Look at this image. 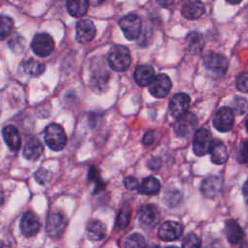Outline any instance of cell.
Segmentation results:
<instances>
[{"instance_id": "cell-1", "label": "cell", "mask_w": 248, "mask_h": 248, "mask_svg": "<svg viewBox=\"0 0 248 248\" xmlns=\"http://www.w3.org/2000/svg\"><path fill=\"white\" fill-rule=\"evenodd\" d=\"M108 63L109 67L116 72L128 70L131 64V53L129 49L120 45L111 46L108 53Z\"/></svg>"}, {"instance_id": "cell-2", "label": "cell", "mask_w": 248, "mask_h": 248, "mask_svg": "<svg viewBox=\"0 0 248 248\" xmlns=\"http://www.w3.org/2000/svg\"><path fill=\"white\" fill-rule=\"evenodd\" d=\"M45 141L51 150H62L67 143V136L62 126L56 123L46 126L45 130Z\"/></svg>"}, {"instance_id": "cell-3", "label": "cell", "mask_w": 248, "mask_h": 248, "mask_svg": "<svg viewBox=\"0 0 248 248\" xmlns=\"http://www.w3.org/2000/svg\"><path fill=\"white\" fill-rule=\"evenodd\" d=\"M119 26L124 36L132 41L140 37L141 30V19L136 14H128L122 16L119 20Z\"/></svg>"}, {"instance_id": "cell-4", "label": "cell", "mask_w": 248, "mask_h": 248, "mask_svg": "<svg viewBox=\"0 0 248 248\" xmlns=\"http://www.w3.org/2000/svg\"><path fill=\"white\" fill-rule=\"evenodd\" d=\"M203 64L209 74L215 77L224 76L227 73L229 67L227 58L224 55L213 51L205 55L203 59Z\"/></svg>"}, {"instance_id": "cell-5", "label": "cell", "mask_w": 248, "mask_h": 248, "mask_svg": "<svg viewBox=\"0 0 248 248\" xmlns=\"http://www.w3.org/2000/svg\"><path fill=\"white\" fill-rule=\"evenodd\" d=\"M31 47L37 56L46 57L53 51L54 41L50 35L46 33H40L35 35L33 38Z\"/></svg>"}, {"instance_id": "cell-6", "label": "cell", "mask_w": 248, "mask_h": 248, "mask_svg": "<svg viewBox=\"0 0 248 248\" xmlns=\"http://www.w3.org/2000/svg\"><path fill=\"white\" fill-rule=\"evenodd\" d=\"M198 125V118L194 113L186 112L185 114L177 117L173 129L178 137H188L192 134Z\"/></svg>"}, {"instance_id": "cell-7", "label": "cell", "mask_w": 248, "mask_h": 248, "mask_svg": "<svg viewBox=\"0 0 248 248\" xmlns=\"http://www.w3.org/2000/svg\"><path fill=\"white\" fill-rule=\"evenodd\" d=\"M66 226L67 219L65 215L59 211H55L48 215L46 230L51 237L58 238L64 232Z\"/></svg>"}, {"instance_id": "cell-8", "label": "cell", "mask_w": 248, "mask_h": 248, "mask_svg": "<svg viewBox=\"0 0 248 248\" xmlns=\"http://www.w3.org/2000/svg\"><path fill=\"white\" fill-rule=\"evenodd\" d=\"M149 85V92L155 98L166 97L171 88V81L168 75L158 74L153 78Z\"/></svg>"}, {"instance_id": "cell-9", "label": "cell", "mask_w": 248, "mask_h": 248, "mask_svg": "<svg viewBox=\"0 0 248 248\" xmlns=\"http://www.w3.org/2000/svg\"><path fill=\"white\" fill-rule=\"evenodd\" d=\"M234 122V113L229 107L220 108L214 115L213 125L216 130L220 132L230 131Z\"/></svg>"}, {"instance_id": "cell-10", "label": "cell", "mask_w": 248, "mask_h": 248, "mask_svg": "<svg viewBox=\"0 0 248 248\" xmlns=\"http://www.w3.org/2000/svg\"><path fill=\"white\" fill-rule=\"evenodd\" d=\"M211 142H212V139H211L210 132L204 128L199 129L195 133L194 139H193L194 153L199 157L205 155L206 153H208Z\"/></svg>"}, {"instance_id": "cell-11", "label": "cell", "mask_w": 248, "mask_h": 248, "mask_svg": "<svg viewBox=\"0 0 248 248\" xmlns=\"http://www.w3.org/2000/svg\"><path fill=\"white\" fill-rule=\"evenodd\" d=\"M140 224L145 228H153L160 221V212L154 204H144L140 207L138 213Z\"/></svg>"}, {"instance_id": "cell-12", "label": "cell", "mask_w": 248, "mask_h": 248, "mask_svg": "<svg viewBox=\"0 0 248 248\" xmlns=\"http://www.w3.org/2000/svg\"><path fill=\"white\" fill-rule=\"evenodd\" d=\"M183 232V227L180 223L175 221H166L164 222L159 230L158 236L164 241H173L178 239Z\"/></svg>"}, {"instance_id": "cell-13", "label": "cell", "mask_w": 248, "mask_h": 248, "mask_svg": "<svg viewBox=\"0 0 248 248\" xmlns=\"http://www.w3.org/2000/svg\"><path fill=\"white\" fill-rule=\"evenodd\" d=\"M190 97L186 93H177L170 101L169 109L173 117H179L188 111L190 107Z\"/></svg>"}, {"instance_id": "cell-14", "label": "cell", "mask_w": 248, "mask_h": 248, "mask_svg": "<svg viewBox=\"0 0 248 248\" xmlns=\"http://www.w3.org/2000/svg\"><path fill=\"white\" fill-rule=\"evenodd\" d=\"M96 34L94 23L90 19H80L76 25V40L80 44L89 43Z\"/></svg>"}, {"instance_id": "cell-15", "label": "cell", "mask_w": 248, "mask_h": 248, "mask_svg": "<svg viewBox=\"0 0 248 248\" xmlns=\"http://www.w3.org/2000/svg\"><path fill=\"white\" fill-rule=\"evenodd\" d=\"M223 179L217 175H210L201 183V191L207 198L217 197L223 189Z\"/></svg>"}, {"instance_id": "cell-16", "label": "cell", "mask_w": 248, "mask_h": 248, "mask_svg": "<svg viewBox=\"0 0 248 248\" xmlns=\"http://www.w3.org/2000/svg\"><path fill=\"white\" fill-rule=\"evenodd\" d=\"M41 229V222L39 218L31 211L23 214L20 220V230L25 236H33L39 232Z\"/></svg>"}, {"instance_id": "cell-17", "label": "cell", "mask_w": 248, "mask_h": 248, "mask_svg": "<svg viewBox=\"0 0 248 248\" xmlns=\"http://www.w3.org/2000/svg\"><path fill=\"white\" fill-rule=\"evenodd\" d=\"M205 13V6L201 0H188L181 9L182 16L187 19H198Z\"/></svg>"}, {"instance_id": "cell-18", "label": "cell", "mask_w": 248, "mask_h": 248, "mask_svg": "<svg viewBox=\"0 0 248 248\" xmlns=\"http://www.w3.org/2000/svg\"><path fill=\"white\" fill-rule=\"evenodd\" d=\"M208 152L210 153V158L212 163L216 165H222L228 160V150L226 145L218 140H212Z\"/></svg>"}, {"instance_id": "cell-19", "label": "cell", "mask_w": 248, "mask_h": 248, "mask_svg": "<svg viewBox=\"0 0 248 248\" xmlns=\"http://www.w3.org/2000/svg\"><path fill=\"white\" fill-rule=\"evenodd\" d=\"M109 79V73L105 70L104 67L95 69L90 76V84L92 90L101 92L108 85V81Z\"/></svg>"}, {"instance_id": "cell-20", "label": "cell", "mask_w": 248, "mask_h": 248, "mask_svg": "<svg viewBox=\"0 0 248 248\" xmlns=\"http://www.w3.org/2000/svg\"><path fill=\"white\" fill-rule=\"evenodd\" d=\"M155 77L154 70L149 65H140L136 68L134 73V79L140 86L148 85Z\"/></svg>"}, {"instance_id": "cell-21", "label": "cell", "mask_w": 248, "mask_h": 248, "mask_svg": "<svg viewBox=\"0 0 248 248\" xmlns=\"http://www.w3.org/2000/svg\"><path fill=\"white\" fill-rule=\"evenodd\" d=\"M44 147L42 142L36 138H30L24 144L23 156L28 160H37L43 153Z\"/></svg>"}, {"instance_id": "cell-22", "label": "cell", "mask_w": 248, "mask_h": 248, "mask_svg": "<svg viewBox=\"0 0 248 248\" xmlns=\"http://www.w3.org/2000/svg\"><path fill=\"white\" fill-rule=\"evenodd\" d=\"M3 138L9 148L17 151L20 147V136L17 129L13 125H8L3 129Z\"/></svg>"}, {"instance_id": "cell-23", "label": "cell", "mask_w": 248, "mask_h": 248, "mask_svg": "<svg viewBox=\"0 0 248 248\" xmlns=\"http://www.w3.org/2000/svg\"><path fill=\"white\" fill-rule=\"evenodd\" d=\"M225 232L227 239L232 244L239 243L243 238V231L234 220H228L225 223Z\"/></svg>"}, {"instance_id": "cell-24", "label": "cell", "mask_w": 248, "mask_h": 248, "mask_svg": "<svg viewBox=\"0 0 248 248\" xmlns=\"http://www.w3.org/2000/svg\"><path fill=\"white\" fill-rule=\"evenodd\" d=\"M87 238L93 241L102 240L107 234V228L105 224L99 220L91 221L86 228Z\"/></svg>"}, {"instance_id": "cell-25", "label": "cell", "mask_w": 248, "mask_h": 248, "mask_svg": "<svg viewBox=\"0 0 248 248\" xmlns=\"http://www.w3.org/2000/svg\"><path fill=\"white\" fill-rule=\"evenodd\" d=\"M68 13L74 17L83 16L89 8L88 0H67Z\"/></svg>"}, {"instance_id": "cell-26", "label": "cell", "mask_w": 248, "mask_h": 248, "mask_svg": "<svg viewBox=\"0 0 248 248\" xmlns=\"http://www.w3.org/2000/svg\"><path fill=\"white\" fill-rule=\"evenodd\" d=\"M160 181L154 176H148L141 181L139 187V192L143 195H152L158 193L160 191Z\"/></svg>"}, {"instance_id": "cell-27", "label": "cell", "mask_w": 248, "mask_h": 248, "mask_svg": "<svg viewBox=\"0 0 248 248\" xmlns=\"http://www.w3.org/2000/svg\"><path fill=\"white\" fill-rule=\"evenodd\" d=\"M188 49L192 54H199L203 47V38L198 32H191L187 36Z\"/></svg>"}, {"instance_id": "cell-28", "label": "cell", "mask_w": 248, "mask_h": 248, "mask_svg": "<svg viewBox=\"0 0 248 248\" xmlns=\"http://www.w3.org/2000/svg\"><path fill=\"white\" fill-rule=\"evenodd\" d=\"M130 217H131V207L128 203H125L117 214V217L114 223V228L117 231L124 230L130 222Z\"/></svg>"}, {"instance_id": "cell-29", "label": "cell", "mask_w": 248, "mask_h": 248, "mask_svg": "<svg viewBox=\"0 0 248 248\" xmlns=\"http://www.w3.org/2000/svg\"><path fill=\"white\" fill-rule=\"evenodd\" d=\"M124 248H146L144 236L139 232L129 235L124 242Z\"/></svg>"}, {"instance_id": "cell-30", "label": "cell", "mask_w": 248, "mask_h": 248, "mask_svg": "<svg viewBox=\"0 0 248 248\" xmlns=\"http://www.w3.org/2000/svg\"><path fill=\"white\" fill-rule=\"evenodd\" d=\"M23 69L31 76H40L45 71V65L37 60L29 59L23 63Z\"/></svg>"}, {"instance_id": "cell-31", "label": "cell", "mask_w": 248, "mask_h": 248, "mask_svg": "<svg viewBox=\"0 0 248 248\" xmlns=\"http://www.w3.org/2000/svg\"><path fill=\"white\" fill-rule=\"evenodd\" d=\"M14 20L8 16H0V40L7 38L13 31Z\"/></svg>"}, {"instance_id": "cell-32", "label": "cell", "mask_w": 248, "mask_h": 248, "mask_svg": "<svg viewBox=\"0 0 248 248\" xmlns=\"http://www.w3.org/2000/svg\"><path fill=\"white\" fill-rule=\"evenodd\" d=\"M232 111L237 114H244L247 110V101L243 97L236 96L232 101Z\"/></svg>"}, {"instance_id": "cell-33", "label": "cell", "mask_w": 248, "mask_h": 248, "mask_svg": "<svg viewBox=\"0 0 248 248\" xmlns=\"http://www.w3.org/2000/svg\"><path fill=\"white\" fill-rule=\"evenodd\" d=\"M201 239L194 232H190L184 238L182 243V248H200L201 247Z\"/></svg>"}, {"instance_id": "cell-34", "label": "cell", "mask_w": 248, "mask_h": 248, "mask_svg": "<svg viewBox=\"0 0 248 248\" xmlns=\"http://www.w3.org/2000/svg\"><path fill=\"white\" fill-rule=\"evenodd\" d=\"M88 179H89L90 181H92V182L95 183V185H96V190H95V191L100 190V189L104 188V186H105V184H104L103 181H102V178H101V176H100V173H99L98 170H97L95 167H93V166H92V167L90 168V170H89Z\"/></svg>"}, {"instance_id": "cell-35", "label": "cell", "mask_w": 248, "mask_h": 248, "mask_svg": "<svg viewBox=\"0 0 248 248\" xmlns=\"http://www.w3.org/2000/svg\"><path fill=\"white\" fill-rule=\"evenodd\" d=\"M51 172L46 169H39L36 172H35V178L37 180L38 183L44 185L46 182H48L51 178Z\"/></svg>"}, {"instance_id": "cell-36", "label": "cell", "mask_w": 248, "mask_h": 248, "mask_svg": "<svg viewBox=\"0 0 248 248\" xmlns=\"http://www.w3.org/2000/svg\"><path fill=\"white\" fill-rule=\"evenodd\" d=\"M247 81H248V78H247V74L246 72L241 73L236 79V88L237 90L246 93L247 92Z\"/></svg>"}, {"instance_id": "cell-37", "label": "cell", "mask_w": 248, "mask_h": 248, "mask_svg": "<svg viewBox=\"0 0 248 248\" xmlns=\"http://www.w3.org/2000/svg\"><path fill=\"white\" fill-rule=\"evenodd\" d=\"M124 185L128 190H135L139 187V181L134 176H127L124 178Z\"/></svg>"}, {"instance_id": "cell-38", "label": "cell", "mask_w": 248, "mask_h": 248, "mask_svg": "<svg viewBox=\"0 0 248 248\" xmlns=\"http://www.w3.org/2000/svg\"><path fill=\"white\" fill-rule=\"evenodd\" d=\"M237 161L241 164H244L246 163L247 161V155H246V142L243 141L239 150H238V153H237Z\"/></svg>"}, {"instance_id": "cell-39", "label": "cell", "mask_w": 248, "mask_h": 248, "mask_svg": "<svg viewBox=\"0 0 248 248\" xmlns=\"http://www.w3.org/2000/svg\"><path fill=\"white\" fill-rule=\"evenodd\" d=\"M154 140H155V134H154L153 131L147 132V133L144 135V137H143V143H144L145 145H150V144H152V143L154 142Z\"/></svg>"}, {"instance_id": "cell-40", "label": "cell", "mask_w": 248, "mask_h": 248, "mask_svg": "<svg viewBox=\"0 0 248 248\" xmlns=\"http://www.w3.org/2000/svg\"><path fill=\"white\" fill-rule=\"evenodd\" d=\"M148 167L151 169V170H158L160 169L161 167V160L159 158H152L148 161Z\"/></svg>"}, {"instance_id": "cell-41", "label": "cell", "mask_w": 248, "mask_h": 248, "mask_svg": "<svg viewBox=\"0 0 248 248\" xmlns=\"http://www.w3.org/2000/svg\"><path fill=\"white\" fill-rule=\"evenodd\" d=\"M156 1L158 2V4L162 6H170L174 2V0H156Z\"/></svg>"}, {"instance_id": "cell-42", "label": "cell", "mask_w": 248, "mask_h": 248, "mask_svg": "<svg viewBox=\"0 0 248 248\" xmlns=\"http://www.w3.org/2000/svg\"><path fill=\"white\" fill-rule=\"evenodd\" d=\"M106 0H88L89 4L93 5V6H99L101 4H103Z\"/></svg>"}, {"instance_id": "cell-43", "label": "cell", "mask_w": 248, "mask_h": 248, "mask_svg": "<svg viewBox=\"0 0 248 248\" xmlns=\"http://www.w3.org/2000/svg\"><path fill=\"white\" fill-rule=\"evenodd\" d=\"M228 3H230V4H233V5H235V4H239L242 0H226Z\"/></svg>"}, {"instance_id": "cell-44", "label": "cell", "mask_w": 248, "mask_h": 248, "mask_svg": "<svg viewBox=\"0 0 248 248\" xmlns=\"http://www.w3.org/2000/svg\"><path fill=\"white\" fill-rule=\"evenodd\" d=\"M3 202H4V194H3V191L0 188V205H2Z\"/></svg>"}, {"instance_id": "cell-45", "label": "cell", "mask_w": 248, "mask_h": 248, "mask_svg": "<svg viewBox=\"0 0 248 248\" xmlns=\"http://www.w3.org/2000/svg\"><path fill=\"white\" fill-rule=\"evenodd\" d=\"M147 248H161L158 244H151V245H149Z\"/></svg>"}, {"instance_id": "cell-46", "label": "cell", "mask_w": 248, "mask_h": 248, "mask_svg": "<svg viewBox=\"0 0 248 248\" xmlns=\"http://www.w3.org/2000/svg\"><path fill=\"white\" fill-rule=\"evenodd\" d=\"M168 248H178V247H176V246H170V247H168Z\"/></svg>"}, {"instance_id": "cell-47", "label": "cell", "mask_w": 248, "mask_h": 248, "mask_svg": "<svg viewBox=\"0 0 248 248\" xmlns=\"http://www.w3.org/2000/svg\"><path fill=\"white\" fill-rule=\"evenodd\" d=\"M0 248H2V242L0 241Z\"/></svg>"}]
</instances>
